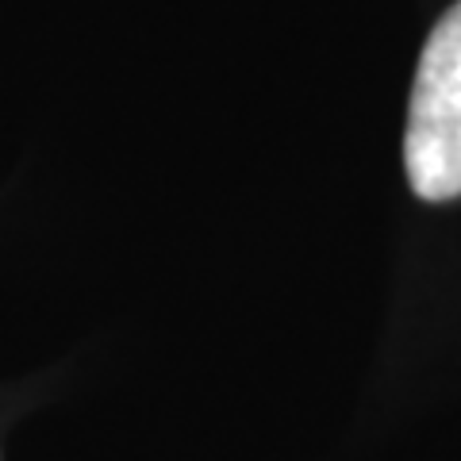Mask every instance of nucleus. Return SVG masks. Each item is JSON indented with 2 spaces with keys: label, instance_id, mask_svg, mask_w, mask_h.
<instances>
[{
  "label": "nucleus",
  "instance_id": "1",
  "mask_svg": "<svg viewBox=\"0 0 461 461\" xmlns=\"http://www.w3.org/2000/svg\"><path fill=\"white\" fill-rule=\"evenodd\" d=\"M403 166L415 196L430 204L461 196V0L435 23L420 54Z\"/></svg>",
  "mask_w": 461,
  "mask_h": 461
}]
</instances>
